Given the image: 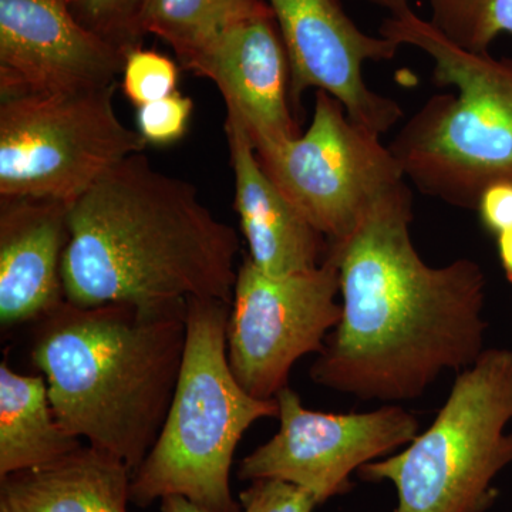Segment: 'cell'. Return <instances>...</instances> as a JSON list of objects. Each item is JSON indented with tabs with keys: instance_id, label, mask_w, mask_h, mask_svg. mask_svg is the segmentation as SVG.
Returning a JSON list of instances; mask_svg holds the SVG:
<instances>
[{
	"instance_id": "cell-10",
	"label": "cell",
	"mask_w": 512,
	"mask_h": 512,
	"mask_svg": "<svg viewBox=\"0 0 512 512\" xmlns=\"http://www.w3.org/2000/svg\"><path fill=\"white\" fill-rule=\"evenodd\" d=\"M275 399L279 429L242 458L239 480L286 481L309 491L319 504L348 493L353 473L407 446L420 430L416 416L400 404L367 413L315 412L289 386Z\"/></svg>"
},
{
	"instance_id": "cell-23",
	"label": "cell",
	"mask_w": 512,
	"mask_h": 512,
	"mask_svg": "<svg viewBox=\"0 0 512 512\" xmlns=\"http://www.w3.org/2000/svg\"><path fill=\"white\" fill-rule=\"evenodd\" d=\"M239 504L241 512H312L319 505L309 491L274 478L252 481Z\"/></svg>"
},
{
	"instance_id": "cell-12",
	"label": "cell",
	"mask_w": 512,
	"mask_h": 512,
	"mask_svg": "<svg viewBox=\"0 0 512 512\" xmlns=\"http://www.w3.org/2000/svg\"><path fill=\"white\" fill-rule=\"evenodd\" d=\"M126 57L80 23L67 0H0V99L117 84Z\"/></svg>"
},
{
	"instance_id": "cell-5",
	"label": "cell",
	"mask_w": 512,
	"mask_h": 512,
	"mask_svg": "<svg viewBox=\"0 0 512 512\" xmlns=\"http://www.w3.org/2000/svg\"><path fill=\"white\" fill-rule=\"evenodd\" d=\"M231 305L187 301V335L180 377L160 436L131 478L130 500L148 507L183 495L214 512H241L232 497L231 470L239 441L262 419H278L276 399L242 389L228 362Z\"/></svg>"
},
{
	"instance_id": "cell-25",
	"label": "cell",
	"mask_w": 512,
	"mask_h": 512,
	"mask_svg": "<svg viewBox=\"0 0 512 512\" xmlns=\"http://www.w3.org/2000/svg\"><path fill=\"white\" fill-rule=\"evenodd\" d=\"M497 249L505 278L512 284V228L497 235Z\"/></svg>"
},
{
	"instance_id": "cell-13",
	"label": "cell",
	"mask_w": 512,
	"mask_h": 512,
	"mask_svg": "<svg viewBox=\"0 0 512 512\" xmlns=\"http://www.w3.org/2000/svg\"><path fill=\"white\" fill-rule=\"evenodd\" d=\"M188 70L217 86L227 116L247 131L254 148L299 136L291 109L288 53L266 0L217 37Z\"/></svg>"
},
{
	"instance_id": "cell-2",
	"label": "cell",
	"mask_w": 512,
	"mask_h": 512,
	"mask_svg": "<svg viewBox=\"0 0 512 512\" xmlns=\"http://www.w3.org/2000/svg\"><path fill=\"white\" fill-rule=\"evenodd\" d=\"M62 275L77 306H161L191 298L232 305L237 231L194 185L161 173L143 153L121 161L70 205Z\"/></svg>"
},
{
	"instance_id": "cell-4",
	"label": "cell",
	"mask_w": 512,
	"mask_h": 512,
	"mask_svg": "<svg viewBox=\"0 0 512 512\" xmlns=\"http://www.w3.org/2000/svg\"><path fill=\"white\" fill-rule=\"evenodd\" d=\"M379 35L426 53L433 82L457 90L431 96L390 143L404 177L429 197L477 210L490 185L512 183V59L454 45L414 12L384 19Z\"/></svg>"
},
{
	"instance_id": "cell-1",
	"label": "cell",
	"mask_w": 512,
	"mask_h": 512,
	"mask_svg": "<svg viewBox=\"0 0 512 512\" xmlns=\"http://www.w3.org/2000/svg\"><path fill=\"white\" fill-rule=\"evenodd\" d=\"M409 185L387 195L338 256L342 316L309 370L312 382L365 402L419 399L483 355L487 279L473 259L424 262L413 245Z\"/></svg>"
},
{
	"instance_id": "cell-18",
	"label": "cell",
	"mask_w": 512,
	"mask_h": 512,
	"mask_svg": "<svg viewBox=\"0 0 512 512\" xmlns=\"http://www.w3.org/2000/svg\"><path fill=\"white\" fill-rule=\"evenodd\" d=\"M265 0H144L140 29L164 40L184 69Z\"/></svg>"
},
{
	"instance_id": "cell-16",
	"label": "cell",
	"mask_w": 512,
	"mask_h": 512,
	"mask_svg": "<svg viewBox=\"0 0 512 512\" xmlns=\"http://www.w3.org/2000/svg\"><path fill=\"white\" fill-rule=\"evenodd\" d=\"M133 471L86 444L35 470L0 478V512H128Z\"/></svg>"
},
{
	"instance_id": "cell-20",
	"label": "cell",
	"mask_w": 512,
	"mask_h": 512,
	"mask_svg": "<svg viewBox=\"0 0 512 512\" xmlns=\"http://www.w3.org/2000/svg\"><path fill=\"white\" fill-rule=\"evenodd\" d=\"M80 23L119 47L126 55L141 47L140 15L144 0H67Z\"/></svg>"
},
{
	"instance_id": "cell-9",
	"label": "cell",
	"mask_w": 512,
	"mask_h": 512,
	"mask_svg": "<svg viewBox=\"0 0 512 512\" xmlns=\"http://www.w3.org/2000/svg\"><path fill=\"white\" fill-rule=\"evenodd\" d=\"M338 256L309 272L272 276L247 258L238 269L227 328L228 362L245 392L275 399L292 367L325 348L342 316Z\"/></svg>"
},
{
	"instance_id": "cell-8",
	"label": "cell",
	"mask_w": 512,
	"mask_h": 512,
	"mask_svg": "<svg viewBox=\"0 0 512 512\" xmlns=\"http://www.w3.org/2000/svg\"><path fill=\"white\" fill-rule=\"evenodd\" d=\"M255 151L282 194L329 242L349 238L380 201L407 184L380 136L320 90L305 133Z\"/></svg>"
},
{
	"instance_id": "cell-7",
	"label": "cell",
	"mask_w": 512,
	"mask_h": 512,
	"mask_svg": "<svg viewBox=\"0 0 512 512\" xmlns=\"http://www.w3.org/2000/svg\"><path fill=\"white\" fill-rule=\"evenodd\" d=\"M117 84L0 99V198L72 205L147 141L117 116Z\"/></svg>"
},
{
	"instance_id": "cell-26",
	"label": "cell",
	"mask_w": 512,
	"mask_h": 512,
	"mask_svg": "<svg viewBox=\"0 0 512 512\" xmlns=\"http://www.w3.org/2000/svg\"><path fill=\"white\" fill-rule=\"evenodd\" d=\"M161 512H214L195 504L183 495H168L161 500Z\"/></svg>"
},
{
	"instance_id": "cell-15",
	"label": "cell",
	"mask_w": 512,
	"mask_h": 512,
	"mask_svg": "<svg viewBox=\"0 0 512 512\" xmlns=\"http://www.w3.org/2000/svg\"><path fill=\"white\" fill-rule=\"evenodd\" d=\"M224 128L234 173V207L252 264L272 276L318 268L328 255V239L305 220L266 174L241 124L227 116Z\"/></svg>"
},
{
	"instance_id": "cell-14",
	"label": "cell",
	"mask_w": 512,
	"mask_h": 512,
	"mask_svg": "<svg viewBox=\"0 0 512 512\" xmlns=\"http://www.w3.org/2000/svg\"><path fill=\"white\" fill-rule=\"evenodd\" d=\"M70 205L0 198V323L39 322L64 301L62 266Z\"/></svg>"
},
{
	"instance_id": "cell-11",
	"label": "cell",
	"mask_w": 512,
	"mask_h": 512,
	"mask_svg": "<svg viewBox=\"0 0 512 512\" xmlns=\"http://www.w3.org/2000/svg\"><path fill=\"white\" fill-rule=\"evenodd\" d=\"M291 69V101L306 90L330 94L350 120L382 137L403 119L396 100L373 92L365 82L367 62L393 60L400 46L382 35L363 32L340 0H266Z\"/></svg>"
},
{
	"instance_id": "cell-3",
	"label": "cell",
	"mask_w": 512,
	"mask_h": 512,
	"mask_svg": "<svg viewBox=\"0 0 512 512\" xmlns=\"http://www.w3.org/2000/svg\"><path fill=\"white\" fill-rule=\"evenodd\" d=\"M187 335V301L161 306L64 301L36 322L33 365L64 430L119 458L146 460L173 400Z\"/></svg>"
},
{
	"instance_id": "cell-17",
	"label": "cell",
	"mask_w": 512,
	"mask_h": 512,
	"mask_svg": "<svg viewBox=\"0 0 512 512\" xmlns=\"http://www.w3.org/2000/svg\"><path fill=\"white\" fill-rule=\"evenodd\" d=\"M57 421L45 376L0 365V478L55 463L82 447Z\"/></svg>"
},
{
	"instance_id": "cell-22",
	"label": "cell",
	"mask_w": 512,
	"mask_h": 512,
	"mask_svg": "<svg viewBox=\"0 0 512 512\" xmlns=\"http://www.w3.org/2000/svg\"><path fill=\"white\" fill-rule=\"evenodd\" d=\"M191 114L192 100L177 90L165 99L138 107V133L147 144L170 146L187 134Z\"/></svg>"
},
{
	"instance_id": "cell-19",
	"label": "cell",
	"mask_w": 512,
	"mask_h": 512,
	"mask_svg": "<svg viewBox=\"0 0 512 512\" xmlns=\"http://www.w3.org/2000/svg\"><path fill=\"white\" fill-rule=\"evenodd\" d=\"M429 22L454 45L487 53L495 39L512 35V0H430Z\"/></svg>"
},
{
	"instance_id": "cell-21",
	"label": "cell",
	"mask_w": 512,
	"mask_h": 512,
	"mask_svg": "<svg viewBox=\"0 0 512 512\" xmlns=\"http://www.w3.org/2000/svg\"><path fill=\"white\" fill-rule=\"evenodd\" d=\"M121 77L127 99L140 107L177 92L178 66L156 50L137 47L128 53Z\"/></svg>"
},
{
	"instance_id": "cell-27",
	"label": "cell",
	"mask_w": 512,
	"mask_h": 512,
	"mask_svg": "<svg viewBox=\"0 0 512 512\" xmlns=\"http://www.w3.org/2000/svg\"><path fill=\"white\" fill-rule=\"evenodd\" d=\"M366 2L389 10L390 16H403L406 13L413 12L410 0H366Z\"/></svg>"
},
{
	"instance_id": "cell-24",
	"label": "cell",
	"mask_w": 512,
	"mask_h": 512,
	"mask_svg": "<svg viewBox=\"0 0 512 512\" xmlns=\"http://www.w3.org/2000/svg\"><path fill=\"white\" fill-rule=\"evenodd\" d=\"M481 222L495 237L512 228V183L490 185L477 205Z\"/></svg>"
},
{
	"instance_id": "cell-6",
	"label": "cell",
	"mask_w": 512,
	"mask_h": 512,
	"mask_svg": "<svg viewBox=\"0 0 512 512\" xmlns=\"http://www.w3.org/2000/svg\"><path fill=\"white\" fill-rule=\"evenodd\" d=\"M512 350L485 349L457 373L431 426L400 453L357 471L396 488L394 512H487L512 464Z\"/></svg>"
}]
</instances>
